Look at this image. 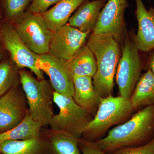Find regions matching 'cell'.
<instances>
[{"mask_svg": "<svg viewBox=\"0 0 154 154\" xmlns=\"http://www.w3.org/2000/svg\"><path fill=\"white\" fill-rule=\"evenodd\" d=\"M154 138V105L140 110L129 120L109 131L105 137L96 141L103 151L112 154L124 147L147 143Z\"/></svg>", "mask_w": 154, "mask_h": 154, "instance_id": "obj_1", "label": "cell"}, {"mask_svg": "<svg viewBox=\"0 0 154 154\" xmlns=\"http://www.w3.org/2000/svg\"><path fill=\"white\" fill-rule=\"evenodd\" d=\"M86 45L96 60L97 69L93 77L95 91L102 99L112 95L116 69L120 58L118 42L112 36L92 33Z\"/></svg>", "mask_w": 154, "mask_h": 154, "instance_id": "obj_2", "label": "cell"}, {"mask_svg": "<svg viewBox=\"0 0 154 154\" xmlns=\"http://www.w3.org/2000/svg\"><path fill=\"white\" fill-rule=\"evenodd\" d=\"M134 110L129 99L113 95L103 98L96 115L84 130L82 136L91 141L101 139L110 127L124 121Z\"/></svg>", "mask_w": 154, "mask_h": 154, "instance_id": "obj_3", "label": "cell"}, {"mask_svg": "<svg viewBox=\"0 0 154 154\" xmlns=\"http://www.w3.org/2000/svg\"><path fill=\"white\" fill-rule=\"evenodd\" d=\"M19 75L31 117L42 126L49 125L54 115L51 86L46 80L36 79L25 70L19 71Z\"/></svg>", "mask_w": 154, "mask_h": 154, "instance_id": "obj_4", "label": "cell"}, {"mask_svg": "<svg viewBox=\"0 0 154 154\" xmlns=\"http://www.w3.org/2000/svg\"><path fill=\"white\" fill-rule=\"evenodd\" d=\"M53 101L60 111L50 122L51 131L81 138L84 130L94 116L77 105L70 96L54 91Z\"/></svg>", "mask_w": 154, "mask_h": 154, "instance_id": "obj_5", "label": "cell"}, {"mask_svg": "<svg viewBox=\"0 0 154 154\" xmlns=\"http://www.w3.org/2000/svg\"><path fill=\"white\" fill-rule=\"evenodd\" d=\"M139 51L134 38L126 37L116 75L119 96L126 99H129L132 95L143 68Z\"/></svg>", "mask_w": 154, "mask_h": 154, "instance_id": "obj_6", "label": "cell"}, {"mask_svg": "<svg viewBox=\"0 0 154 154\" xmlns=\"http://www.w3.org/2000/svg\"><path fill=\"white\" fill-rule=\"evenodd\" d=\"M14 26L22 41L38 55L49 52L53 31L49 30L39 14L26 11Z\"/></svg>", "mask_w": 154, "mask_h": 154, "instance_id": "obj_7", "label": "cell"}, {"mask_svg": "<svg viewBox=\"0 0 154 154\" xmlns=\"http://www.w3.org/2000/svg\"><path fill=\"white\" fill-rule=\"evenodd\" d=\"M0 30L3 46L9 52L16 66L20 69H30L38 79H44L43 72L37 66L39 55L32 51L24 43L14 25L4 23Z\"/></svg>", "mask_w": 154, "mask_h": 154, "instance_id": "obj_8", "label": "cell"}, {"mask_svg": "<svg viewBox=\"0 0 154 154\" xmlns=\"http://www.w3.org/2000/svg\"><path fill=\"white\" fill-rule=\"evenodd\" d=\"M99 14L92 33L113 36L118 42L124 33L125 11L128 0H107Z\"/></svg>", "mask_w": 154, "mask_h": 154, "instance_id": "obj_9", "label": "cell"}, {"mask_svg": "<svg viewBox=\"0 0 154 154\" xmlns=\"http://www.w3.org/2000/svg\"><path fill=\"white\" fill-rule=\"evenodd\" d=\"M90 34L67 24L53 31L48 53L63 60L69 59L85 45Z\"/></svg>", "mask_w": 154, "mask_h": 154, "instance_id": "obj_10", "label": "cell"}, {"mask_svg": "<svg viewBox=\"0 0 154 154\" xmlns=\"http://www.w3.org/2000/svg\"><path fill=\"white\" fill-rule=\"evenodd\" d=\"M37 66L49 77L51 87L59 94L73 97L74 94L73 78L65 66L63 60L49 53L39 55Z\"/></svg>", "mask_w": 154, "mask_h": 154, "instance_id": "obj_11", "label": "cell"}, {"mask_svg": "<svg viewBox=\"0 0 154 154\" xmlns=\"http://www.w3.org/2000/svg\"><path fill=\"white\" fill-rule=\"evenodd\" d=\"M24 96L11 88L0 97V133L12 129L20 123L28 110Z\"/></svg>", "mask_w": 154, "mask_h": 154, "instance_id": "obj_12", "label": "cell"}, {"mask_svg": "<svg viewBox=\"0 0 154 154\" xmlns=\"http://www.w3.org/2000/svg\"><path fill=\"white\" fill-rule=\"evenodd\" d=\"M135 1L138 30L134 40L140 51L146 52L154 49V8L147 10L142 0Z\"/></svg>", "mask_w": 154, "mask_h": 154, "instance_id": "obj_13", "label": "cell"}, {"mask_svg": "<svg viewBox=\"0 0 154 154\" xmlns=\"http://www.w3.org/2000/svg\"><path fill=\"white\" fill-rule=\"evenodd\" d=\"M75 102L91 115L95 116L102 98L96 93L93 85V78L73 77Z\"/></svg>", "mask_w": 154, "mask_h": 154, "instance_id": "obj_14", "label": "cell"}, {"mask_svg": "<svg viewBox=\"0 0 154 154\" xmlns=\"http://www.w3.org/2000/svg\"><path fill=\"white\" fill-rule=\"evenodd\" d=\"M106 2L103 1L86 0L71 17L67 24L83 33H90L94 30Z\"/></svg>", "mask_w": 154, "mask_h": 154, "instance_id": "obj_15", "label": "cell"}, {"mask_svg": "<svg viewBox=\"0 0 154 154\" xmlns=\"http://www.w3.org/2000/svg\"><path fill=\"white\" fill-rule=\"evenodd\" d=\"M86 0H60L51 8L39 14L44 19L48 28L54 31L66 25L72 14Z\"/></svg>", "mask_w": 154, "mask_h": 154, "instance_id": "obj_16", "label": "cell"}, {"mask_svg": "<svg viewBox=\"0 0 154 154\" xmlns=\"http://www.w3.org/2000/svg\"><path fill=\"white\" fill-rule=\"evenodd\" d=\"M65 66L72 77L93 78L96 74V60L91 49L85 45L69 59L63 60Z\"/></svg>", "mask_w": 154, "mask_h": 154, "instance_id": "obj_17", "label": "cell"}, {"mask_svg": "<svg viewBox=\"0 0 154 154\" xmlns=\"http://www.w3.org/2000/svg\"><path fill=\"white\" fill-rule=\"evenodd\" d=\"M129 100L134 110L154 105V75L149 69L140 77Z\"/></svg>", "mask_w": 154, "mask_h": 154, "instance_id": "obj_18", "label": "cell"}, {"mask_svg": "<svg viewBox=\"0 0 154 154\" xmlns=\"http://www.w3.org/2000/svg\"><path fill=\"white\" fill-rule=\"evenodd\" d=\"M42 125L33 120L28 110L25 117L17 126L0 133V143L7 140H25L40 137Z\"/></svg>", "mask_w": 154, "mask_h": 154, "instance_id": "obj_19", "label": "cell"}, {"mask_svg": "<svg viewBox=\"0 0 154 154\" xmlns=\"http://www.w3.org/2000/svg\"><path fill=\"white\" fill-rule=\"evenodd\" d=\"M44 147L40 137L0 143V152L3 154H41Z\"/></svg>", "mask_w": 154, "mask_h": 154, "instance_id": "obj_20", "label": "cell"}, {"mask_svg": "<svg viewBox=\"0 0 154 154\" xmlns=\"http://www.w3.org/2000/svg\"><path fill=\"white\" fill-rule=\"evenodd\" d=\"M79 139L69 135L51 131L48 144L52 154H80Z\"/></svg>", "mask_w": 154, "mask_h": 154, "instance_id": "obj_21", "label": "cell"}, {"mask_svg": "<svg viewBox=\"0 0 154 154\" xmlns=\"http://www.w3.org/2000/svg\"><path fill=\"white\" fill-rule=\"evenodd\" d=\"M32 0H3V8L6 18L14 23L23 16Z\"/></svg>", "mask_w": 154, "mask_h": 154, "instance_id": "obj_22", "label": "cell"}, {"mask_svg": "<svg viewBox=\"0 0 154 154\" xmlns=\"http://www.w3.org/2000/svg\"><path fill=\"white\" fill-rule=\"evenodd\" d=\"M17 76L16 72L11 63L8 60L0 62V97L12 88Z\"/></svg>", "mask_w": 154, "mask_h": 154, "instance_id": "obj_23", "label": "cell"}, {"mask_svg": "<svg viewBox=\"0 0 154 154\" xmlns=\"http://www.w3.org/2000/svg\"><path fill=\"white\" fill-rule=\"evenodd\" d=\"M112 154H154V138L143 145L120 148Z\"/></svg>", "mask_w": 154, "mask_h": 154, "instance_id": "obj_24", "label": "cell"}, {"mask_svg": "<svg viewBox=\"0 0 154 154\" xmlns=\"http://www.w3.org/2000/svg\"><path fill=\"white\" fill-rule=\"evenodd\" d=\"M60 0H32L27 12L34 14H41L46 12L51 6L55 5Z\"/></svg>", "mask_w": 154, "mask_h": 154, "instance_id": "obj_25", "label": "cell"}, {"mask_svg": "<svg viewBox=\"0 0 154 154\" xmlns=\"http://www.w3.org/2000/svg\"><path fill=\"white\" fill-rule=\"evenodd\" d=\"M79 146L82 154H109L102 150L94 141L80 138Z\"/></svg>", "mask_w": 154, "mask_h": 154, "instance_id": "obj_26", "label": "cell"}, {"mask_svg": "<svg viewBox=\"0 0 154 154\" xmlns=\"http://www.w3.org/2000/svg\"><path fill=\"white\" fill-rule=\"evenodd\" d=\"M148 68L147 69H149L154 75V51L152 53L149 57L148 62Z\"/></svg>", "mask_w": 154, "mask_h": 154, "instance_id": "obj_27", "label": "cell"}, {"mask_svg": "<svg viewBox=\"0 0 154 154\" xmlns=\"http://www.w3.org/2000/svg\"><path fill=\"white\" fill-rule=\"evenodd\" d=\"M4 46L0 45V62L3 60V58L5 56V49Z\"/></svg>", "mask_w": 154, "mask_h": 154, "instance_id": "obj_28", "label": "cell"}, {"mask_svg": "<svg viewBox=\"0 0 154 154\" xmlns=\"http://www.w3.org/2000/svg\"><path fill=\"white\" fill-rule=\"evenodd\" d=\"M98 1H104V2H106L107 1V0H98Z\"/></svg>", "mask_w": 154, "mask_h": 154, "instance_id": "obj_29", "label": "cell"}, {"mask_svg": "<svg viewBox=\"0 0 154 154\" xmlns=\"http://www.w3.org/2000/svg\"><path fill=\"white\" fill-rule=\"evenodd\" d=\"M1 30H0V40H1Z\"/></svg>", "mask_w": 154, "mask_h": 154, "instance_id": "obj_30", "label": "cell"}, {"mask_svg": "<svg viewBox=\"0 0 154 154\" xmlns=\"http://www.w3.org/2000/svg\"><path fill=\"white\" fill-rule=\"evenodd\" d=\"M0 23H1V12H0ZM1 25V24H0Z\"/></svg>", "mask_w": 154, "mask_h": 154, "instance_id": "obj_31", "label": "cell"}, {"mask_svg": "<svg viewBox=\"0 0 154 154\" xmlns=\"http://www.w3.org/2000/svg\"><path fill=\"white\" fill-rule=\"evenodd\" d=\"M149 1H151L152 0H149Z\"/></svg>", "mask_w": 154, "mask_h": 154, "instance_id": "obj_32", "label": "cell"}, {"mask_svg": "<svg viewBox=\"0 0 154 154\" xmlns=\"http://www.w3.org/2000/svg\"><path fill=\"white\" fill-rule=\"evenodd\" d=\"M0 153H1V152H0Z\"/></svg>", "mask_w": 154, "mask_h": 154, "instance_id": "obj_33", "label": "cell"}]
</instances>
